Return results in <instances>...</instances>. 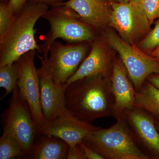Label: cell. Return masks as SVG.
Instances as JSON below:
<instances>
[{
  "label": "cell",
  "mask_w": 159,
  "mask_h": 159,
  "mask_svg": "<svg viewBox=\"0 0 159 159\" xmlns=\"http://www.w3.org/2000/svg\"><path fill=\"white\" fill-rule=\"evenodd\" d=\"M69 145L61 139L39 134L28 157L32 159H64Z\"/></svg>",
  "instance_id": "16"
},
{
  "label": "cell",
  "mask_w": 159,
  "mask_h": 159,
  "mask_svg": "<svg viewBox=\"0 0 159 159\" xmlns=\"http://www.w3.org/2000/svg\"><path fill=\"white\" fill-rule=\"evenodd\" d=\"M134 105L145 110L154 119H159V89L146 80L136 92Z\"/></svg>",
  "instance_id": "17"
},
{
  "label": "cell",
  "mask_w": 159,
  "mask_h": 159,
  "mask_svg": "<svg viewBox=\"0 0 159 159\" xmlns=\"http://www.w3.org/2000/svg\"><path fill=\"white\" fill-rule=\"evenodd\" d=\"M66 105L71 115L88 123L115 116L111 77H84L66 86Z\"/></svg>",
  "instance_id": "1"
},
{
  "label": "cell",
  "mask_w": 159,
  "mask_h": 159,
  "mask_svg": "<svg viewBox=\"0 0 159 159\" xmlns=\"http://www.w3.org/2000/svg\"><path fill=\"white\" fill-rule=\"evenodd\" d=\"M142 0H130V2L135 3H140L142 2Z\"/></svg>",
  "instance_id": "31"
},
{
  "label": "cell",
  "mask_w": 159,
  "mask_h": 159,
  "mask_svg": "<svg viewBox=\"0 0 159 159\" xmlns=\"http://www.w3.org/2000/svg\"><path fill=\"white\" fill-rule=\"evenodd\" d=\"M40 88V104L47 122L70 114L66 105L65 85H58L43 67L38 69Z\"/></svg>",
  "instance_id": "12"
},
{
  "label": "cell",
  "mask_w": 159,
  "mask_h": 159,
  "mask_svg": "<svg viewBox=\"0 0 159 159\" xmlns=\"http://www.w3.org/2000/svg\"><path fill=\"white\" fill-rule=\"evenodd\" d=\"M104 37L107 43L119 54L136 92L150 75L159 73L158 61L135 44L126 42L111 30L107 31Z\"/></svg>",
  "instance_id": "6"
},
{
  "label": "cell",
  "mask_w": 159,
  "mask_h": 159,
  "mask_svg": "<svg viewBox=\"0 0 159 159\" xmlns=\"http://www.w3.org/2000/svg\"><path fill=\"white\" fill-rule=\"evenodd\" d=\"M154 120L156 127L159 132V119H154Z\"/></svg>",
  "instance_id": "30"
},
{
  "label": "cell",
  "mask_w": 159,
  "mask_h": 159,
  "mask_svg": "<svg viewBox=\"0 0 159 159\" xmlns=\"http://www.w3.org/2000/svg\"><path fill=\"white\" fill-rule=\"evenodd\" d=\"M15 16L9 0H0V40L9 30Z\"/></svg>",
  "instance_id": "20"
},
{
  "label": "cell",
  "mask_w": 159,
  "mask_h": 159,
  "mask_svg": "<svg viewBox=\"0 0 159 159\" xmlns=\"http://www.w3.org/2000/svg\"><path fill=\"white\" fill-rule=\"evenodd\" d=\"M43 3H28L18 14L4 37L0 40V66L14 63L31 51L39 52L35 39V24L49 10Z\"/></svg>",
  "instance_id": "2"
},
{
  "label": "cell",
  "mask_w": 159,
  "mask_h": 159,
  "mask_svg": "<svg viewBox=\"0 0 159 159\" xmlns=\"http://www.w3.org/2000/svg\"><path fill=\"white\" fill-rule=\"evenodd\" d=\"M113 63L104 43L95 39L90 52L80 66L75 74L67 80L66 86L84 77L101 75L111 77Z\"/></svg>",
  "instance_id": "14"
},
{
  "label": "cell",
  "mask_w": 159,
  "mask_h": 159,
  "mask_svg": "<svg viewBox=\"0 0 159 159\" xmlns=\"http://www.w3.org/2000/svg\"><path fill=\"white\" fill-rule=\"evenodd\" d=\"M150 55L156 58L159 61V45L150 53Z\"/></svg>",
  "instance_id": "28"
},
{
  "label": "cell",
  "mask_w": 159,
  "mask_h": 159,
  "mask_svg": "<svg viewBox=\"0 0 159 159\" xmlns=\"http://www.w3.org/2000/svg\"><path fill=\"white\" fill-rule=\"evenodd\" d=\"M10 6L15 15L18 14L27 3L28 0H9Z\"/></svg>",
  "instance_id": "25"
},
{
  "label": "cell",
  "mask_w": 159,
  "mask_h": 159,
  "mask_svg": "<svg viewBox=\"0 0 159 159\" xmlns=\"http://www.w3.org/2000/svg\"><path fill=\"white\" fill-rule=\"evenodd\" d=\"M50 25V30L39 46V53L43 58L48 57L53 43L61 39L69 43L88 42L96 39L93 28L82 21L79 15L67 6H52L43 16Z\"/></svg>",
  "instance_id": "4"
},
{
  "label": "cell",
  "mask_w": 159,
  "mask_h": 159,
  "mask_svg": "<svg viewBox=\"0 0 159 159\" xmlns=\"http://www.w3.org/2000/svg\"><path fill=\"white\" fill-rule=\"evenodd\" d=\"M18 77V69L16 61L11 65L0 66V87L6 91L2 99L12 93L17 86Z\"/></svg>",
  "instance_id": "18"
},
{
  "label": "cell",
  "mask_w": 159,
  "mask_h": 159,
  "mask_svg": "<svg viewBox=\"0 0 159 159\" xmlns=\"http://www.w3.org/2000/svg\"><path fill=\"white\" fill-rule=\"evenodd\" d=\"M159 45V19L156 22L154 28L151 30L139 43L141 50L152 52Z\"/></svg>",
  "instance_id": "21"
},
{
  "label": "cell",
  "mask_w": 159,
  "mask_h": 159,
  "mask_svg": "<svg viewBox=\"0 0 159 159\" xmlns=\"http://www.w3.org/2000/svg\"><path fill=\"white\" fill-rule=\"evenodd\" d=\"M2 115L4 129L2 135L16 139L28 157L38 136L39 127L28 103L20 96L17 86L12 92L9 107Z\"/></svg>",
  "instance_id": "5"
},
{
  "label": "cell",
  "mask_w": 159,
  "mask_h": 159,
  "mask_svg": "<svg viewBox=\"0 0 159 159\" xmlns=\"http://www.w3.org/2000/svg\"><path fill=\"white\" fill-rule=\"evenodd\" d=\"M115 99V116L117 119L126 110L134 107L136 91L120 58L114 60L111 76Z\"/></svg>",
  "instance_id": "13"
},
{
  "label": "cell",
  "mask_w": 159,
  "mask_h": 159,
  "mask_svg": "<svg viewBox=\"0 0 159 159\" xmlns=\"http://www.w3.org/2000/svg\"><path fill=\"white\" fill-rule=\"evenodd\" d=\"M116 119L112 126L98 127L82 142L105 159H150L140 148L122 116Z\"/></svg>",
  "instance_id": "3"
},
{
  "label": "cell",
  "mask_w": 159,
  "mask_h": 159,
  "mask_svg": "<svg viewBox=\"0 0 159 159\" xmlns=\"http://www.w3.org/2000/svg\"><path fill=\"white\" fill-rule=\"evenodd\" d=\"M110 3H127L130 2V0H106Z\"/></svg>",
  "instance_id": "29"
},
{
  "label": "cell",
  "mask_w": 159,
  "mask_h": 159,
  "mask_svg": "<svg viewBox=\"0 0 159 159\" xmlns=\"http://www.w3.org/2000/svg\"><path fill=\"white\" fill-rule=\"evenodd\" d=\"M147 80L159 89V72L151 74L147 78Z\"/></svg>",
  "instance_id": "27"
},
{
  "label": "cell",
  "mask_w": 159,
  "mask_h": 159,
  "mask_svg": "<svg viewBox=\"0 0 159 159\" xmlns=\"http://www.w3.org/2000/svg\"><path fill=\"white\" fill-rule=\"evenodd\" d=\"M66 159H86L84 151L80 143L74 146H69Z\"/></svg>",
  "instance_id": "23"
},
{
  "label": "cell",
  "mask_w": 159,
  "mask_h": 159,
  "mask_svg": "<svg viewBox=\"0 0 159 159\" xmlns=\"http://www.w3.org/2000/svg\"><path fill=\"white\" fill-rule=\"evenodd\" d=\"M35 51H29L16 61L18 69L17 87L21 97L27 102L39 129L47 122L40 104L38 70L34 64Z\"/></svg>",
  "instance_id": "9"
},
{
  "label": "cell",
  "mask_w": 159,
  "mask_h": 159,
  "mask_svg": "<svg viewBox=\"0 0 159 159\" xmlns=\"http://www.w3.org/2000/svg\"><path fill=\"white\" fill-rule=\"evenodd\" d=\"M98 128L69 114L47 122L39 129V134L57 137L69 146H73L82 142L87 135Z\"/></svg>",
  "instance_id": "11"
},
{
  "label": "cell",
  "mask_w": 159,
  "mask_h": 159,
  "mask_svg": "<svg viewBox=\"0 0 159 159\" xmlns=\"http://www.w3.org/2000/svg\"><path fill=\"white\" fill-rule=\"evenodd\" d=\"M86 42L69 43L63 44L55 41L49 50L48 57L38 55L41 66L56 84L65 85L86 58Z\"/></svg>",
  "instance_id": "7"
},
{
  "label": "cell",
  "mask_w": 159,
  "mask_h": 159,
  "mask_svg": "<svg viewBox=\"0 0 159 159\" xmlns=\"http://www.w3.org/2000/svg\"><path fill=\"white\" fill-rule=\"evenodd\" d=\"M60 4L74 10L83 22L95 29L109 24L111 8L106 0H67Z\"/></svg>",
  "instance_id": "15"
},
{
  "label": "cell",
  "mask_w": 159,
  "mask_h": 159,
  "mask_svg": "<svg viewBox=\"0 0 159 159\" xmlns=\"http://www.w3.org/2000/svg\"><path fill=\"white\" fill-rule=\"evenodd\" d=\"M26 157L21 145L13 137L2 135L0 139V159Z\"/></svg>",
  "instance_id": "19"
},
{
  "label": "cell",
  "mask_w": 159,
  "mask_h": 159,
  "mask_svg": "<svg viewBox=\"0 0 159 159\" xmlns=\"http://www.w3.org/2000/svg\"><path fill=\"white\" fill-rule=\"evenodd\" d=\"M67 0H29L28 3H43L48 6H57L66 2Z\"/></svg>",
  "instance_id": "26"
},
{
  "label": "cell",
  "mask_w": 159,
  "mask_h": 159,
  "mask_svg": "<svg viewBox=\"0 0 159 159\" xmlns=\"http://www.w3.org/2000/svg\"><path fill=\"white\" fill-rule=\"evenodd\" d=\"M120 116L125 120L141 149L150 159H159V132L152 116L136 107L124 111Z\"/></svg>",
  "instance_id": "10"
},
{
  "label": "cell",
  "mask_w": 159,
  "mask_h": 159,
  "mask_svg": "<svg viewBox=\"0 0 159 159\" xmlns=\"http://www.w3.org/2000/svg\"><path fill=\"white\" fill-rule=\"evenodd\" d=\"M84 152L86 159H104V158L95 151L92 148L87 146L82 142L80 143Z\"/></svg>",
  "instance_id": "24"
},
{
  "label": "cell",
  "mask_w": 159,
  "mask_h": 159,
  "mask_svg": "<svg viewBox=\"0 0 159 159\" xmlns=\"http://www.w3.org/2000/svg\"><path fill=\"white\" fill-rule=\"evenodd\" d=\"M111 6L109 25L123 40L135 44L150 32L151 25L140 3H112Z\"/></svg>",
  "instance_id": "8"
},
{
  "label": "cell",
  "mask_w": 159,
  "mask_h": 159,
  "mask_svg": "<svg viewBox=\"0 0 159 159\" xmlns=\"http://www.w3.org/2000/svg\"><path fill=\"white\" fill-rule=\"evenodd\" d=\"M151 25L159 19V0H142L140 3Z\"/></svg>",
  "instance_id": "22"
}]
</instances>
